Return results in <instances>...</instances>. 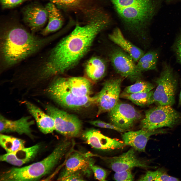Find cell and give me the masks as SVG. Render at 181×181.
<instances>
[{
  "label": "cell",
  "instance_id": "1",
  "mask_svg": "<svg viewBox=\"0 0 181 181\" xmlns=\"http://www.w3.org/2000/svg\"><path fill=\"white\" fill-rule=\"evenodd\" d=\"M108 22L106 16L99 14L90 18L84 25H77L70 34L51 50L38 68L40 76L47 80L74 66L87 52L97 35Z\"/></svg>",
  "mask_w": 181,
  "mask_h": 181
},
{
  "label": "cell",
  "instance_id": "2",
  "mask_svg": "<svg viewBox=\"0 0 181 181\" xmlns=\"http://www.w3.org/2000/svg\"><path fill=\"white\" fill-rule=\"evenodd\" d=\"M50 39L36 36L18 25L3 27L1 30L0 42L2 68L11 67L38 52Z\"/></svg>",
  "mask_w": 181,
  "mask_h": 181
},
{
  "label": "cell",
  "instance_id": "3",
  "mask_svg": "<svg viewBox=\"0 0 181 181\" xmlns=\"http://www.w3.org/2000/svg\"><path fill=\"white\" fill-rule=\"evenodd\" d=\"M71 145L69 140L63 141L42 160L25 166L13 167L3 172L0 175V181L38 180L50 172L68 150Z\"/></svg>",
  "mask_w": 181,
  "mask_h": 181
},
{
  "label": "cell",
  "instance_id": "4",
  "mask_svg": "<svg viewBox=\"0 0 181 181\" xmlns=\"http://www.w3.org/2000/svg\"><path fill=\"white\" fill-rule=\"evenodd\" d=\"M46 93L51 99L62 107L72 109L86 108L96 104L97 96L78 97L67 87L66 78L55 79L47 87Z\"/></svg>",
  "mask_w": 181,
  "mask_h": 181
},
{
  "label": "cell",
  "instance_id": "5",
  "mask_svg": "<svg viewBox=\"0 0 181 181\" xmlns=\"http://www.w3.org/2000/svg\"><path fill=\"white\" fill-rule=\"evenodd\" d=\"M128 29L140 39H146L144 28L146 22L152 17L154 6L152 2L124 8H115Z\"/></svg>",
  "mask_w": 181,
  "mask_h": 181
},
{
  "label": "cell",
  "instance_id": "6",
  "mask_svg": "<svg viewBox=\"0 0 181 181\" xmlns=\"http://www.w3.org/2000/svg\"><path fill=\"white\" fill-rule=\"evenodd\" d=\"M163 66L159 77L155 80L157 87L148 105L156 103L158 106H172L175 103L178 83L177 77L169 64L164 63Z\"/></svg>",
  "mask_w": 181,
  "mask_h": 181
},
{
  "label": "cell",
  "instance_id": "7",
  "mask_svg": "<svg viewBox=\"0 0 181 181\" xmlns=\"http://www.w3.org/2000/svg\"><path fill=\"white\" fill-rule=\"evenodd\" d=\"M170 105L158 106L146 111L141 120L142 128L153 130L164 127L172 128L181 122V113Z\"/></svg>",
  "mask_w": 181,
  "mask_h": 181
},
{
  "label": "cell",
  "instance_id": "8",
  "mask_svg": "<svg viewBox=\"0 0 181 181\" xmlns=\"http://www.w3.org/2000/svg\"><path fill=\"white\" fill-rule=\"evenodd\" d=\"M47 113L53 119L55 130L67 137L78 136L81 132L82 123L76 116L50 105L45 107Z\"/></svg>",
  "mask_w": 181,
  "mask_h": 181
},
{
  "label": "cell",
  "instance_id": "9",
  "mask_svg": "<svg viewBox=\"0 0 181 181\" xmlns=\"http://www.w3.org/2000/svg\"><path fill=\"white\" fill-rule=\"evenodd\" d=\"M109 57L112 65L117 73L132 82L141 79L142 72L138 70L132 58L119 47L112 49Z\"/></svg>",
  "mask_w": 181,
  "mask_h": 181
},
{
  "label": "cell",
  "instance_id": "10",
  "mask_svg": "<svg viewBox=\"0 0 181 181\" xmlns=\"http://www.w3.org/2000/svg\"><path fill=\"white\" fill-rule=\"evenodd\" d=\"M122 78L112 79L106 81L101 90L96 95L98 115L109 112L119 102Z\"/></svg>",
  "mask_w": 181,
  "mask_h": 181
},
{
  "label": "cell",
  "instance_id": "11",
  "mask_svg": "<svg viewBox=\"0 0 181 181\" xmlns=\"http://www.w3.org/2000/svg\"><path fill=\"white\" fill-rule=\"evenodd\" d=\"M109 112L111 123L125 131L131 128L142 117L141 113L132 105L119 102Z\"/></svg>",
  "mask_w": 181,
  "mask_h": 181
},
{
  "label": "cell",
  "instance_id": "12",
  "mask_svg": "<svg viewBox=\"0 0 181 181\" xmlns=\"http://www.w3.org/2000/svg\"><path fill=\"white\" fill-rule=\"evenodd\" d=\"M22 12L24 23L33 33L41 29L48 19L45 6L37 3H33L25 6Z\"/></svg>",
  "mask_w": 181,
  "mask_h": 181
},
{
  "label": "cell",
  "instance_id": "13",
  "mask_svg": "<svg viewBox=\"0 0 181 181\" xmlns=\"http://www.w3.org/2000/svg\"><path fill=\"white\" fill-rule=\"evenodd\" d=\"M134 149L131 148L117 156L106 158L109 167L115 172H119L139 167L147 168L152 167L147 162L139 159L135 154Z\"/></svg>",
  "mask_w": 181,
  "mask_h": 181
},
{
  "label": "cell",
  "instance_id": "14",
  "mask_svg": "<svg viewBox=\"0 0 181 181\" xmlns=\"http://www.w3.org/2000/svg\"><path fill=\"white\" fill-rule=\"evenodd\" d=\"M89 155L77 151L71 153L67 160L64 168L58 180L61 181L70 174L77 171H81L84 174L90 175L92 171L90 165L93 161L90 158Z\"/></svg>",
  "mask_w": 181,
  "mask_h": 181
},
{
  "label": "cell",
  "instance_id": "15",
  "mask_svg": "<svg viewBox=\"0 0 181 181\" xmlns=\"http://www.w3.org/2000/svg\"><path fill=\"white\" fill-rule=\"evenodd\" d=\"M82 137L87 144L100 150L109 151L120 149L125 145L123 142L105 136L94 129L85 131L82 134Z\"/></svg>",
  "mask_w": 181,
  "mask_h": 181
},
{
  "label": "cell",
  "instance_id": "16",
  "mask_svg": "<svg viewBox=\"0 0 181 181\" xmlns=\"http://www.w3.org/2000/svg\"><path fill=\"white\" fill-rule=\"evenodd\" d=\"M167 132V130L162 129L150 130L142 128L138 131L125 132L122 135V137L125 145L131 146L138 151L144 152L151 136Z\"/></svg>",
  "mask_w": 181,
  "mask_h": 181
},
{
  "label": "cell",
  "instance_id": "17",
  "mask_svg": "<svg viewBox=\"0 0 181 181\" xmlns=\"http://www.w3.org/2000/svg\"><path fill=\"white\" fill-rule=\"evenodd\" d=\"M34 123L28 116L23 117L15 120L9 119L1 114L0 116L1 133L15 132L33 137L31 127Z\"/></svg>",
  "mask_w": 181,
  "mask_h": 181
},
{
  "label": "cell",
  "instance_id": "18",
  "mask_svg": "<svg viewBox=\"0 0 181 181\" xmlns=\"http://www.w3.org/2000/svg\"><path fill=\"white\" fill-rule=\"evenodd\" d=\"M40 147L36 145L28 148H24L12 153L1 155V161L7 162L11 164L20 166L29 162L36 156Z\"/></svg>",
  "mask_w": 181,
  "mask_h": 181
},
{
  "label": "cell",
  "instance_id": "19",
  "mask_svg": "<svg viewBox=\"0 0 181 181\" xmlns=\"http://www.w3.org/2000/svg\"><path fill=\"white\" fill-rule=\"evenodd\" d=\"M24 103L42 133L47 134L52 133L55 130L54 120L50 116L30 102L25 101Z\"/></svg>",
  "mask_w": 181,
  "mask_h": 181
},
{
  "label": "cell",
  "instance_id": "20",
  "mask_svg": "<svg viewBox=\"0 0 181 181\" xmlns=\"http://www.w3.org/2000/svg\"><path fill=\"white\" fill-rule=\"evenodd\" d=\"M109 37L111 41L128 54L134 62L138 61L144 54L142 50L125 38L118 28H115L109 35Z\"/></svg>",
  "mask_w": 181,
  "mask_h": 181
},
{
  "label": "cell",
  "instance_id": "21",
  "mask_svg": "<svg viewBox=\"0 0 181 181\" xmlns=\"http://www.w3.org/2000/svg\"><path fill=\"white\" fill-rule=\"evenodd\" d=\"M45 7L48 14V23L47 26L41 32L43 35L46 36L60 29L63 23V18L59 8L50 2Z\"/></svg>",
  "mask_w": 181,
  "mask_h": 181
},
{
  "label": "cell",
  "instance_id": "22",
  "mask_svg": "<svg viewBox=\"0 0 181 181\" xmlns=\"http://www.w3.org/2000/svg\"><path fill=\"white\" fill-rule=\"evenodd\" d=\"M50 0L59 8L68 11H82L88 15L96 10L92 6L94 0Z\"/></svg>",
  "mask_w": 181,
  "mask_h": 181
},
{
  "label": "cell",
  "instance_id": "23",
  "mask_svg": "<svg viewBox=\"0 0 181 181\" xmlns=\"http://www.w3.org/2000/svg\"><path fill=\"white\" fill-rule=\"evenodd\" d=\"M67 86L71 92L78 97L90 96L92 85L90 81L81 77L66 78Z\"/></svg>",
  "mask_w": 181,
  "mask_h": 181
},
{
  "label": "cell",
  "instance_id": "24",
  "mask_svg": "<svg viewBox=\"0 0 181 181\" xmlns=\"http://www.w3.org/2000/svg\"><path fill=\"white\" fill-rule=\"evenodd\" d=\"M106 66L102 59L97 57H93L87 62L85 67V72L88 77L91 80L97 81L105 76Z\"/></svg>",
  "mask_w": 181,
  "mask_h": 181
},
{
  "label": "cell",
  "instance_id": "25",
  "mask_svg": "<svg viewBox=\"0 0 181 181\" xmlns=\"http://www.w3.org/2000/svg\"><path fill=\"white\" fill-rule=\"evenodd\" d=\"M159 54V52L155 50L150 51L144 54L139 60L136 65L138 70L142 73L156 69Z\"/></svg>",
  "mask_w": 181,
  "mask_h": 181
},
{
  "label": "cell",
  "instance_id": "26",
  "mask_svg": "<svg viewBox=\"0 0 181 181\" xmlns=\"http://www.w3.org/2000/svg\"><path fill=\"white\" fill-rule=\"evenodd\" d=\"M0 144L7 153H12L25 147L23 140L3 133L0 134Z\"/></svg>",
  "mask_w": 181,
  "mask_h": 181
},
{
  "label": "cell",
  "instance_id": "27",
  "mask_svg": "<svg viewBox=\"0 0 181 181\" xmlns=\"http://www.w3.org/2000/svg\"><path fill=\"white\" fill-rule=\"evenodd\" d=\"M153 92L151 90L147 92L133 93L122 92L120 97L130 100L137 105L144 106L148 105Z\"/></svg>",
  "mask_w": 181,
  "mask_h": 181
},
{
  "label": "cell",
  "instance_id": "28",
  "mask_svg": "<svg viewBox=\"0 0 181 181\" xmlns=\"http://www.w3.org/2000/svg\"><path fill=\"white\" fill-rule=\"evenodd\" d=\"M154 87L155 85L152 84L140 79L136 81L132 85L126 87L123 92L126 93L147 92Z\"/></svg>",
  "mask_w": 181,
  "mask_h": 181
},
{
  "label": "cell",
  "instance_id": "29",
  "mask_svg": "<svg viewBox=\"0 0 181 181\" xmlns=\"http://www.w3.org/2000/svg\"><path fill=\"white\" fill-rule=\"evenodd\" d=\"M115 8H124L146 4L153 0H110Z\"/></svg>",
  "mask_w": 181,
  "mask_h": 181
},
{
  "label": "cell",
  "instance_id": "30",
  "mask_svg": "<svg viewBox=\"0 0 181 181\" xmlns=\"http://www.w3.org/2000/svg\"><path fill=\"white\" fill-rule=\"evenodd\" d=\"M90 167L96 179L100 181L106 180L107 174L106 170L100 167L94 165L93 162L91 163Z\"/></svg>",
  "mask_w": 181,
  "mask_h": 181
},
{
  "label": "cell",
  "instance_id": "31",
  "mask_svg": "<svg viewBox=\"0 0 181 181\" xmlns=\"http://www.w3.org/2000/svg\"><path fill=\"white\" fill-rule=\"evenodd\" d=\"M114 178L116 181H133L134 177L130 169L123 171L115 172Z\"/></svg>",
  "mask_w": 181,
  "mask_h": 181
},
{
  "label": "cell",
  "instance_id": "32",
  "mask_svg": "<svg viewBox=\"0 0 181 181\" xmlns=\"http://www.w3.org/2000/svg\"><path fill=\"white\" fill-rule=\"evenodd\" d=\"M89 123L97 127L112 129L120 132H123L125 131L111 123H108L100 120L90 121L89 122Z\"/></svg>",
  "mask_w": 181,
  "mask_h": 181
},
{
  "label": "cell",
  "instance_id": "33",
  "mask_svg": "<svg viewBox=\"0 0 181 181\" xmlns=\"http://www.w3.org/2000/svg\"><path fill=\"white\" fill-rule=\"evenodd\" d=\"M172 47L177 60L181 64V33L177 36Z\"/></svg>",
  "mask_w": 181,
  "mask_h": 181
},
{
  "label": "cell",
  "instance_id": "34",
  "mask_svg": "<svg viewBox=\"0 0 181 181\" xmlns=\"http://www.w3.org/2000/svg\"><path fill=\"white\" fill-rule=\"evenodd\" d=\"M31 0H0L3 8L8 9L15 7L26 1Z\"/></svg>",
  "mask_w": 181,
  "mask_h": 181
},
{
  "label": "cell",
  "instance_id": "35",
  "mask_svg": "<svg viewBox=\"0 0 181 181\" xmlns=\"http://www.w3.org/2000/svg\"><path fill=\"white\" fill-rule=\"evenodd\" d=\"M159 174V170L154 171H148L141 177L139 181H157Z\"/></svg>",
  "mask_w": 181,
  "mask_h": 181
},
{
  "label": "cell",
  "instance_id": "36",
  "mask_svg": "<svg viewBox=\"0 0 181 181\" xmlns=\"http://www.w3.org/2000/svg\"><path fill=\"white\" fill-rule=\"evenodd\" d=\"M83 173L81 171H77L72 173L62 179L61 181H83Z\"/></svg>",
  "mask_w": 181,
  "mask_h": 181
},
{
  "label": "cell",
  "instance_id": "37",
  "mask_svg": "<svg viewBox=\"0 0 181 181\" xmlns=\"http://www.w3.org/2000/svg\"><path fill=\"white\" fill-rule=\"evenodd\" d=\"M180 106H181V88L179 94V100L178 103V106L180 107Z\"/></svg>",
  "mask_w": 181,
  "mask_h": 181
}]
</instances>
